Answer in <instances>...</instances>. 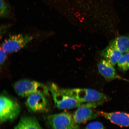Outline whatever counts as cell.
<instances>
[{
	"mask_svg": "<svg viewBox=\"0 0 129 129\" xmlns=\"http://www.w3.org/2000/svg\"><path fill=\"white\" fill-rule=\"evenodd\" d=\"M14 91L19 96L28 97L34 93H40L46 95L49 94V89L39 82L28 80H21L13 85Z\"/></svg>",
	"mask_w": 129,
	"mask_h": 129,
	"instance_id": "cell-1",
	"label": "cell"
},
{
	"mask_svg": "<svg viewBox=\"0 0 129 129\" xmlns=\"http://www.w3.org/2000/svg\"><path fill=\"white\" fill-rule=\"evenodd\" d=\"M62 89L64 92L81 103L105 102L109 99L108 97L104 93L91 89L76 88Z\"/></svg>",
	"mask_w": 129,
	"mask_h": 129,
	"instance_id": "cell-2",
	"label": "cell"
},
{
	"mask_svg": "<svg viewBox=\"0 0 129 129\" xmlns=\"http://www.w3.org/2000/svg\"><path fill=\"white\" fill-rule=\"evenodd\" d=\"M52 96L54 105L58 109H69L78 108L81 103L76 99L67 94L62 88H60L55 84H52L49 88Z\"/></svg>",
	"mask_w": 129,
	"mask_h": 129,
	"instance_id": "cell-3",
	"label": "cell"
},
{
	"mask_svg": "<svg viewBox=\"0 0 129 129\" xmlns=\"http://www.w3.org/2000/svg\"><path fill=\"white\" fill-rule=\"evenodd\" d=\"M0 122L3 123L12 120L18 116L20 112V106L17 102L4 95L0 97Z\"/></svg>",
	"mask_w": 129,
	"mask_h": 129,
	"instance_id": "cell-4",
	"label": "cell"
},
{
	"mask_svg": "<svg viewBox=\"0 0 129 129\" xmlns=\"http://www.w3.org/2000/svg\"><path fill=\"white\" fill-rule=\"evenodd\" d=\"M46 120L51 129H80L72 115L68 112L51 114L47 117Z\"/></svg>",
	"mask_w": 129,
	"mask_h": 129,
	"instance_id": "cell-5",
	"label": "cell"
},
{
	"mask_svg": "<svg viewBox=\"0 0 129 129\" xmlns=\"http://www.w3.org/2000/svg\"><path fill=\"white\" fill-rule=\"evenodd\" d=\"M33 39V36L27 35H10L3 43L2 48L6 53L17 52L26 46Z\"/></svg>",
	"mask_w": 129,
	"mask_h": 129,
	"instance_id": "cell-6",
	"label": "cell"
},
{
	"mask_svg": "<svg viewBox=\"0 0 129 129\" xmlns=\"http://www.w3.org/2000/svg\"><path fill=\"white\" fill-rule=\"evenodd\" d=\"M46 96L43 93H36L28 96L26 104L29 110L36 113L47 111L49 105Z\"/></svg>",
	"mask_w": 129,
	"mask_h": 129,
	"instance_id": "cell-7",
	"label": "cell"
},
{
	"mask_svg": "<svg viewBox=\"0 0 129 129\" xmlns=\"http://www.w3.org/2000/svg\"><path fill=\"white\" fill-rule=\"evenodd\" d=\"M89 103L83 104L72 114L75 123L77 124L84 123L99 117L98 112H95Z\"/></svg>",
	"mask_w": 129,
	"mask_h": 129,
	"instance_id": "cell-8",
	"label": "cell"
},
{
	"mask_svg": "<svg viewBox=\"0 0 129 129\" xmlns=\"http://www.w3.org/2000/svg\"><path fill=\"white\" fill-rule=\"evenodd\" d=\"M98 112L100 115L113 123L121 126L129 127V114L121 112L108 113L103 111Z\"/></svg>",
	"mask_w": 129,
	"mask_h": 129,
	"instance_id": "cell-9",
	"label": "cell"
},
{
	"mask_svg": "<svg viewBox=\"0 0 129 129\" xmlns=\"http://www.w3.org/2000/svg\"><path fill=\"white\" fill-rule=\"evenodd\" d=\"M112 64L105 59L100 61L98 64V71L102 76L108 81L120 79L117 75L115 69Z\"/></svg>",
	"mask_w": 129,
	"mask_h": 129,
	"instance_id": "cell-10",
	"label": "cell"
},
{
	"mask_svg": "<svg viewBox=\"0 0 129 129\" xmlns=\"http://www.w3.org/2000/svg\"><path fill=\"white\" fill-rule=\"evenodd\" d=\"M13 129H43L38 120L33 116L21 118L17 124Z\"/></svg>",
	"mask_w": 129,
	"mask_h": 129,
	"instance_id": "cell-11",
	"label": "cell"
},
{
	"mask_svg": "<svg viewBox=\"0 0 129 129\" xmlns=\"http://www.w3.org/2000/svg\"><path fill=\"white\" fill-rule=\"evenodd\" d=\"M122 54L115 48L109 46L105 48L101 53V55L113 66L117 63L122 55Z\"/></svg>",
	"mask_w": 129,
	"mask_h": 129,
	"instance_id": "cell-12",
	"label": "cell"
},
{
	"mask_svg": "<svg viewBox=\"0 0 129 129\" xmlns=\"http://www.w3.org/2000/svg\"><path fill=\"white\" fill-rule=\"evenodd\" d=\"M109 46L115 48L122 53H128L129 51V37H117L110 42Z\"/></svg>",
	"mask_w": 129,
	"mask_h": 129,
	"instance_id": "cell-13",
	"label": "cell"
},
{
	"mask_svg": "<svg viewBox=\"0 0 129 129\" xmlns=\"http://www.w3.org/2000/svg\"><path fill=\"white\" fill-rule=\"evenodd\" d=\"M119 70L125 72L129 69V53H125L122 55L117 62Z\"/></svg>",
	"mask_w": 129,
	"mask_h": 129,
	"instance_id": "cell-14",
	"label": "cell"
},
{
	"mask_svg": "<svg viewBox=\"0 0 129 129\" xmlns=\"http://www.w3.org/2000/svg\"><path fill=\"white\" fill-rule=\"evenodd\" d=\"M1 17H7L9 15V8L5 0H1Z\"/></svg>",
	"mask_w": 129,
	"mask_h": 129,
	"instance_id": "cell-15",
	"label": "cell"
},
{
	"mask_svg": "<svg viewBox=\"0 0 129 129\" xmlns=\"http://www.w3.org/2000/svg\"><path fill=\"white\" fill-rule=\"evenodd\" d=\"M84 129H106L103 124L98 121L90 122L87 125Z\"/></svg>",
	"mask_w": 129,
	"mask_h": 129,
	"instance_id": "cell-16",
	"label": "cell"
},
{
	"mask_svg": "<svg viewBox=\"0 0 129 129\" xmlns=\"http://www.w3.org/2000/svg\"><path fill=\"white\" fill-rule=\"evenodd\" d=\"M6 53L2 48L1 50V59H0V63L1 65H2L4 63L6 58Z\"/></svg>",
	"mask_w": 129,
	"mask_h": 129,
	"instance_id": "cell-17",
	"label": "cell"
}]
</instances>
